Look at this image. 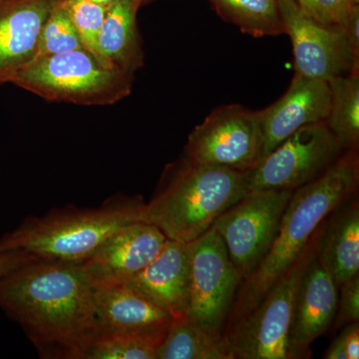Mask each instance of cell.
Masks as SVG:
<instances>
[{"instance_id":"obj_1","label":"cell","mask_w":359,"mask_h":359,"mask_svg":"<svg viewBox=\"0 0 359 359\" xmlns=\"http://www.w3.org/2000/svg\"><path fill=\"white\" fill-rule=\"evenodd\" d=\"M95 287L83 262L37 259L0 278V309L42 355L81 359L97 334Z\"/></svg>"},{"instance_id":"obj_2","label":"cell","mask_w":359,"mask_h":359,"mask_svg":"<svg viewBox=\"0 0 359 359\" xmlns=\"http://www.w3.org/2000/svg\"><path fill=\"white\" fill-rule=\"evenodd\" d=\"M358 151H346L318 179L295 189L263 261L240 283L223 334L256 308L301 256L318 226L358 193Z\"/></svg>"},{"instance_id":"obj_3","label":"cell","mask_w":359,"mask_h":359,"mask_svg":"<svg viewBox=\"0 0 359 359\" xmlns=\"http://www.w3.org/2000/svg\"><path fill=\"white\" fill-rule=\"evenodd\" d=\"M247 193V172L184 156L165 169L155 195L142 205L140 222L157 226L169 240L191 243Z\"/></svg>"},{"instance_id":"obj_4","label":"cell","mask_w":359,"mask_h":359,"mask_svg":"<svg viewBox=\"0 0 359 359\" xmlns=\"http://www.w3.org/2000/svg\"><path fill=\"white\" fill-rule=\"evenodd\" d=\"M141 198L115 197L95 209L56 210L32 217L0 238V252L82 263L115 231L140 222Z\"/></svg>"},{"instance_id":"obj_5","label":"cell","mask_w":359,"mask_h":359,"mask_svg":"<svg viewBox=\"0 0 359 359\" xmlns=\"http://www.w3.org/2000/svg\"><path fill=\"white\" fill-rule=\"evenodd\" d=\"M134 75L104 66L83 48L34 59L9 79L51 102L112 105L131 94Z\"/></svg>"},{"instance_id":"obj_6","label":"cell","mask_w":359,"mask_h":359,"mask_svg":"<svg viewBox=\"0 0 359 359\" xmlns=\"http://www.w3.org/2000/svg\"><path fill=\"white\" fill-rule=\"evenodd\" d=\"M325 224L318 226L301 256L256 308L224 332V344L233 359H290V332L297 292L306 269L320 252Z\"/></svg>"},{"instance_id":"obj_7","label":"cell","mask_w":359,"mask_h":359,"mask_svg":"<svg viewBox=\"0 0 359 359\" xmlns=\"http://www.w3.org/2000/svg\"><path fill=\"white\" fill-rule=\"evenodd\" d=\"M344 152L325 121L306 125L290 135L247 172L248 192L294 191L318 179Z\"/></svg>"},{"instance_id":"obj_8","label":"cell","mask_w":359,"mask_h":359,"mask_svg":"<svg viewBox=\"0 0 359 359\" xmlns=\"http://www.w3.org/2000/svg\"><path fill=\"white\" fill-rule=\"evenodd\" d=\"M189 245L190 295L187 318L209 334L223 339L224 325L242 278L229 257L221 236L212 226Z\"/></svg>"},{"instance_id":"obj_9","label":"cell","mask_w":359,"mask_h":359,"mask_svg":"<svg viewBox=\"0 0 359 359\" xmlns=\"http://www.w3.org/2000/svg\"><path fill=\"white\" fill-rule=\"evenodd\" d=\"M292 192L250 191L212 224L242 280L249 278L268 252Z\"/></svg>"},{"instance_id":"obj_10","label":"cell","mask_w":359,"mask_h":359,"mask_svg":"<svg viewBox=\"0 0 359 359\" xmlns=\"http://www.w3.org/2000/svg\"><path fill=\"white\" fill-rule=\"evenodd\" d=\"M185 156L201 163L249 172L264 156L257 111L238 104L219 106L188 137Z\"/></svg>"},{"instance_id":"obj_11","label":"cell","mask_w":359,"mask_h":359,"mask_svg":"<svg viewBox=\"0 0 359 359\" xmlns=\"http://www.w3.org/2000/svg\"><path fill=\"white\" fill-rule=\"evenodd\" d=\"M278 4L285 34L292 41L295 73L330 81L334 77L359 72V58L339 25L313 20L294 0H278Z\"/></svg>"},{"instance_id":"obj_12","label":"cell","mask_w":359,"mask_h":359,"mask_svg":"<svg viewBox=\"0 0 359 359\" xmlns=\"http://www.w3.org/2000/svg\"><path fill=\"white\" fill-rule=\"evenodd\" d=\"M167 241L157 226L135 222L115 231L83 264L95 285L126 283L160 254Z\"/></svg>"},{"instance_id":"obj_13","label":"cell","mask_w":359,"mask_h":359,"mask_svg":"<svg viewBox=\"0 0 359 359\" xmlns=\"http://www.w3.org/2000/svg\"><path fill=\"white\" fill-rule=\"evenodd\" d=\"M330 106L327 81L295 73L287 92L275 103L257 111L264 136L263 158L302 127L325 121Z\"/></svg>"},{"instance_id":"obj_14","label":"cell","mask_w":359,"mask_h":359,"mask_svg":"<svg viewBox=\"0 0 359 359\" xmlns=\"http://www.w3.org/2000/svg\"><path fill=\"white\" fill-rule=\"evenodd\" d=\"M339 287L320 263L318 256L309 264L295 301L289 339L290 359L311 358L314 340L334 323Z\"/></svg>"},{"instance_id":"obj_15","label":"cell","mask_w":359,"mask_h":359,"mask_svg":"<svg viewBox=\"0 0 359 359\" xmlns=\"http://www.w3.org/2000/svg\"><path fill=\"white\" fill-rule=\"evenodd\" d=\"M97 334L165 332L174 318L126 283L96 285Z\"/></svg>"},{"instance_id":"obj_16","label":"cell","mask_w":359,"mask_h":359,"mask_svg":"<svg viewBox=\"0 0 359 359\" xmlns=\"http://www.w3.org/2000/svg\"><path fill=\"white\" fill-rule=\"evenodd\" d=\"M56 0H0V84L32 62Z\"/></svg>"},{"instance_id":"obj_17","label":"cell","mask_w":359,"mask_h":359,"mask_svg":"<svg viewBox=\"0 0 359 359\" xmlns=\"http://www.w3.org/2000/svg\"><path fill=\"white\" fill-rule=\"evenodd\" d=\"M189 243L169 240L160 254L126 283L174 318L186 316L190 295Z\"/></svg>"},{"instance_id":"obj_18","label":"cell","mask_w":359,"mask_h":359,"mask_svg":"<svg viewBox=\"0 0 359 359\" xmlns=\"http://www.w3.org/2000/svg\"><path fill=\"white\" fill-rule=\"evenodd\" d=\"M318 259L337 287L359 275V202L358 193L325 219Z\"/></svg>"},{"instance_id":"obj_19","label":"cell","mask_w":359,"mask_h":359,"mask_svg":"<svg viewBox=\"0 0 359 359\" xmlns=\"http://www.w3.org/2000/svg\"><path fill=\"white\" fill-rule=\"evenodd\" d=\"M141 0H118L108 7L99 48L106 65L135 75L144 65V51L137 23Z\"/></svg>"},{"instance_id":"obj_20","label":"cell","mask_w":359,"mask_h":359,"mask_svg":"<svg viewBox=\"0 0 359 359\" xmlns=\"http://www.w3.org/2000/svg\"><path fill=\"white\" fill-rule=\"evenodd\" d=\"M156 359H233L223 339L214 337L189 320L174 318L157 351Z\"/></svg>"},{"instance_id":"obj_21","label":"cell","mask_w":359,"mask_h":359,"mask_svg":"<svg viewBox=\"0 0 359 359\" xmlns=\"http://www.w3.org/2000/svg\"><path fill=\"white\" fill-rule=\"evenodd\" d=\"M330 112L325 123L346 151L359 145V72L332 78Z\"/></svg>"},{"instance_id":"obj_22","label":"cell","mask_w":359,"mask_h":359,"mask_svg":"<svg viewBox=\"0 0 359 359\" xmlns=\"http://www.w3.org/2000/svg\"><path fill=\"white\" fill-rule=\"evenodd\" d=\"M219 16L252 37L285 34L278 0H208Z\"/></svg>"},{"instance_id":"obj_23","label":"cell","mask_w":359,"mask_h":359,"mask_svg":"<svg viewBox=\"0 0 359 359\" xmlns=\"http://www.w3.org/2000/svg\"><path fill=\"white\" fill-rule=\"evenodd\" d=\"M165 332L150 334H98L81 359H156Z\"/></svg>"},{"instance_id":"obj_24","label":"cell","mask_w":359,"mask_h":359,"mask_svg":"<svg viewBox=\"0 0 359 359\" xmlns=\"http://www.w3.org/2000/svg\"><path fill=\"white\" fill-rule=\"evenodd\" d=\"M80 48L81 42L62 0H56L42 27L34 59Z\"/></svg>"},{"instance_id":"obj_25","label":"cell","mask_w":359,"mask_h":359,"mask_svg":"<svg viewBox=\"0 0 359 359\" xmlns=\"http://www.w3.org/2000/svg\"><path fill=\"white\" fill-rule=\"evenodd\" d=\"M62 4L76 29L82 48L108 67L98 42L107 8L89 0H62Z\"/></svg>"},{"instance_id":"obj_26","label":"cell","mask_w":359,"mask_h":359,"mask_svg":"<svg viewBox=\"0 0 359 359\" xmlns=\"http://www.w3.org/2000/svg\"><path fill=\"white\" fill-rule=\"evenodd\" d=\"M306 15L325 25H337L344 29L359 4L351 0H294Z\"/></svg>"},{"instance_id":"obj_27","label":"cell","mask_w":359,"mask_h":359,"mask_svg":"<svg viewBox=\"0 0 359 359\" xmlns=\"http://www.w3.org/2000/svg\"><path fill=\"white\" fill-rule=\"evenodd\" d=\"M359 320V275L339 287V302L334 318V328L346 327Z\"/></svg>"},{"instance_id":"obj_28","label":"cell","mask_w":359,"mask_h":359,"mask_svg":"<svg viewBox=\"0 0 359 359\" xmlns=\"http://www.w3.org/2000/svg\"><path fill=\"white\" fill-rule=\"evenodd\" d=\"M34 259H37V257L25 252H0V278Z\"/></svg>"},{"instance_id":"obj_29","label":"cell","mask_w":359,"mask_h":359,"mask_svg":"<svg viewBox=\"0 0 359 359\" xmlns=\"http://www.w3.org/2000/svg\"><path fill=\"white\" fill-rule=\"evenodd\" d=\"M347 355V359L359 358V323H353L344 327L339 335Z\"/></svg>"},{"instance_id":"obj_30","label":"cell","mask_w":359,"mask_h":359,"mask_svg":"<svg viewBox=\"0 0 359 359\" xmlns=\"http://www.w3.org/2000/svg\"><path fill=\"white\" fill-rule=\"evenodd\" d=\"M325 359H347L346 349L341 340L337 337L334 341L328 347L327 353L323 355Z\"/></svg>"},{"instance_id":"obj_31","label":"cell","mask_w":359,"mask_h":359,"mask_svg":"<svg viewBox=\"0 0 359 359\" xmlns=\"http://www.w3.org/2000/svg\"><path fill=\"white\" fill-rule=\"evenodd\" d=\"M89 1L94 2V4H99V6L108 8V7L113 6V4H114L116 1H118V0H89Z\"/></svg>"},{"instance_id":"obj_32","label":"cell","mask_w":359,"mask_h":359,"mask_svg":"<svg viewBox=\"0 0 359 359\" xmlns=\"http://www.w3.org/2000/svg\"><path fill=\"white\" fill-rule=\"evenodd\" d=\"M154 1V0H141V6H146V4H151V2Z\"/></svg>"},{"instance_id":"obj_33","label":"cell","mask_w":359,"mask_h":359,"mask_svg":"<svg viewBox=\"0 0 359 359\" xmlns=\"http://www.w3.org/2000/svg\"><path fill=\"white\" fill-rule=\"evenodd\" d=\"M354 4H359V0H351Z\"/></svg>"}]
</instances>
